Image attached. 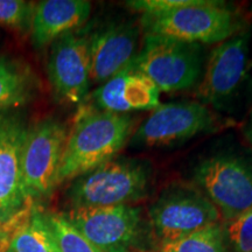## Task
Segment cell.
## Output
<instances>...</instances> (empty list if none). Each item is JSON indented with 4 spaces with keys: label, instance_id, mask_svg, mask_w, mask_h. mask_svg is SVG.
<instances>
[{
    "label": "cell",
    "instance_id": "1",
    "mask_svg": "<svg viewBox=\"0 0 252 252\" xmlns=\"http://www.w3.org/2000/svg\"><path fill=\"white\" fill-rule=\"evenodd\" d=\"M134 119L130 115L83 110L68 134L58 185L74 180L112 160L130 139Z\"/></svg>",
    "mask_w": 252,
    "mask_h": 252
},
{
    "label": "cell",
    "instance_id": "2",
    "mask_svg": "<svg viewBox=\"0 0 252 252\" xmlns=\"http://www.w3.org/2000/svg\"><path fill=\"white\" fill-rule=\"evenodd\" d=\"M151 178L149 163L135 159H112L74 179L67 197L71 209L130 204L146 196Z\"/></svg>",
    "mask_w": 252,
    "mask_h": 252
},
{
    "label": "cell",
    "instance_id": "3",
    "mask_svg": "<svg viewBox=\"0 0 252 252\" xmlns=\"http://www.w3.org/2000/svg\"><path fill=\"white\" fill-rule=\"evenodd\" d=\"M146 35H161L190 43L223 42L242 30L238 14L224 2L191 0L190 4L162 13L143 14Z\"/></svg>",
    "mask_w": 252,
    "mask_h": 252
},
{
    "label": "cell",
    "instance_id": "4",
    "mask_svg": "<svg viewBox=\"0 0 252 252\" xmlns=\"http://www.w3.org/2000/svg\"><path fill=\"white\" fill-rule=\"evenodd\" d=\"M133 65L156 84L160 93L191 89L203 74V48L161 35H146Z\"/></svg>",
    "mask_w": 252,
    "mask_h": 252
},
{
    "label": "cell",
    "instance_id": "5",
    "mask_svg": "<svg viewBox=\"0 0 252 252\" xmlns=\"http://www.w3.org/2000/svg\"><path fill=\"white\" fill-rule=\"evenodd\" d=\"M194 181L226 222L252 208V165L243 158H207L195 167Z\"/></svg>",
    "mask_w": 252,
    "mask_h": 252
},
{
    "label": "cell",
    "instance_id": "6",
    "mask_svg": "<svg viewBox=\"0 0 252 252\" xmlns=\"http://www.w3.org/2000/svg\"><path fill=\"white\" fill-rule=\"evenodd\" d=\"M217 208L201 189L173 185L150 208V220L161 245L172 243L204 226L219 222Z\"/></svg>",
    "mask_w": 252,
    "mask_h": 252
},
{
    "label": "cell",
    "instance_id": "7",
    "mask_svg": "<svg viewBox=\"0 0 252 252\" xmlns=\"http://www.w3.org/2000/svg\"><path fill=\"white\" fill-rule=\"evenodd\" d=\"M67 138L65 126L53 118L30 127L21 159L23 186L30 201L48 196L58 186Z\"/></svg>",
    "mask_w": 252,
    "mask_h": 252
},
{
    "label": "cell",
    "instance_id": "8",
    "mask_svg": "<svg viewBox=\"0 0 252 252\" xmlns=\"http://www.w3.org/2000/svg\"><path fill=\"white\" fill-rule=\"evenodd\" d=\"M63 216L103 252H134L141 235V210L131 204L74 208Z\"/></svg>",
    "mask_w": 252,
    "mask_h": 252
},
{
    "label": "cell",
    "instance_id": "9",
    "mask_svg": "<svg viewBox=\"0 0 252 252\" xmlns=\"http://www.w3.org/2000/svg\"><path fill=\"white\" fill-rule=\"evenodd\" d=\"M213 112L204 104L178 102L162 104L151 113L132 137L139 147H163L184 143L215 127Z\"/></svg>",
    "mask_w": 252,
    "mask_h": 252
},
{
    "label": "cell",
    "instance_id": "10",
    "mask_svg": "<svg viewBox=\"0 0 252 252\" xmlns=\"http://www.w3.org/2000/svg\"><path fill=\"white\" fill-rule=\"evenodd\" d=\"M31 125L18 109L0 110V223L9 222L27 206L21 159Z\"/></svg>",
    "mask_w": 252,
    "mask_h": 252
},
{
    "label": "cell",
    "instance_id": "11",
    "mask_svg": "<svg viewBox=\"0 0 252 252\" xmlns=\"http://www.w3.org/2000/svg\"><path fill=\"white\" fill-rule=\"evenodd\" d=\"M47 72L56 99L67 104L83 102L91 83L89 36L74 31L56 39L50 45Z\"/></svg>",
    "mask_w": 252,
    "mask_h": 252
},
{
    "label": "cell",
    "instance_id": "12",
    "mask_svg": "<svg viewBox=\"0 0 252 252\" xmlns=\"http://www.w3.org/2000/svg\"><path fill=\"white\" fill-rule=\"evenodd\" d=\"M249 45L250 34L241 32L213 50L197 86L203 103L220 106L236 94L247 75Z\"/></svg>",
    "mask_w": 252,
    "mask_h": 252
},
{
    "label": "cell",
    "instance_id": "13",
    "mask_svg": "<svg viewBox=\"0 0 252 252\" xmlns=\"http://www.w3.org/2000/svg\"><path fill=\"white\" fill-rule=\"evenodd\" d=\"M140 31L131 21L109 24L89 35L90 80L103 84L137 56Z\"/></svg>",
    "mask_w": 252,
    "mask_h": 252
},
{
    "label": "cell",
    "instance_id": "14",
    "mask_svg": "<svg viewBox=\"0 0 252 252\" xmlns=\"http://www.w3.org/2000/svg\"><path fill=\"white\" fill-rule=\"evenodd\" d=\"M159 98L160 91L156 84L137 70L133 63L91 94L94 109L121 115L156 110L160 106Z\"/></svg>",
    "mask_w": 252,
    "mask_h": 252
},
{
    "label": "cell",
    "instance_id": "15",
    "mask_svg": "<svg viewBox=\"0 0 252 252\" xmlns=\"http://www.w3.org/2000/svg\"><path fill=\"white\" fill-rule=\"evenodd\" d=\"M91 2L86 0H43L35 5L31 40L36 49L76 31L89 19Z\"/></svg>",
    "mask_w": 252,
    "mask_h": 252
},
{
    "label": "cell",
    "instance_id": "16",
    "mask_svg": "<svg viewBox=\"0 0 252 252\" xmlns=\"http://www.w3.org/2000/svg\"><path fill=\"white\" fill-rule=\"evenodd\" d=\"M36 78L25 63L9 56H0V110L17 109L33 98Z\"/></svg>",
    "mask_w": 252,
    "mask_h": 252
},
{
    "label": "cell",
    "instance_id": "17",
    "mask_svg": "<svg viewBox=\"0 0 252 252\" xmlns=\"http://www.w3.org/2000/svg\"><path fill=\"white\" fill-rule=\"evenodd\" d=\"M9 247L14 252H60L45 215L39 212L15 231Z\"/></svg>",
    "mask_w": 252,
    "mask_h": 252
},
{
    "label": "cell",
    "instance_id": "18",
    "mask_svg": "<svg viewBox=\"0 0 252 252\" xmlns=\"http://www.w3.org/2000/svg\"><path fill=\"white\" fill-rule=\"evenodd\" d=\"M224 238L220 225L213 223L184 238L161 245L160 252H225Z\"/></svg>",
    "mask_w": 252,
    "mask_h": 252
},
{
    "label": "cell",
    "instance_id": "19",
    "mask_svg": "<svg viewBox=\"0 0 252 252\" xmlns=\"http://www.w3.org/2000/svg\"><path fill=\"white\" fill-rule=\"evenodd\" d=\"M45 219L60 252H103L72 226L63 214H46Z\"/></svg>",
    "mask_w": 252,
    "mask_h": 252
},
{
    "label": "cell",
    "instance_id": "20",
    "mask_svg": "<svg viewBox=\"0 0 252 252\" xmlns=\"http://www.w3.org/2000/svg\"><path fill=\"white\" fill-rule=\"evenodd\" d=\"M35 4L24 0H0V25L20 32H31Z\"/></svg>",
    "mask_w": 252,
    "mask_h": 252
},
{
    "label": "cell",
    "instance_id": "21",
    "mask_svg": "<svg viewBox=\"0 0 252 252\" xmlns=\"http://www.w3.org/2000/svg\"><path fill=\"white\" fill-rule=\"evenodd\" d=\"M223 232L234 252H252V208L229 220Z\"/></svg>",
    "mask_w": 252,
    "mask_h": 252
},
{
    "label": "cell",
    "instance_id": "22",
    "mask_svg": "<svg viewBox=\"0 0 252 252\" xmlns=\"http://www.w3.org/2000/svg\"><path fill=\"white\" fill-rule=\"evenodd\" d=\"M247 137H248V139L250 140V143L252 144V113H251L250 121H249V124L247 127Z\"/></svg>",
    "mask_w": 252,
    "mask_h": 252
},
{
    "label": "cell",
    "instance_id": "23",
    "mask_svg": "<svg viewBox=\"0 0 252 252\" xmlns=\"http://www.w3.org/2000/svg\"><path fill=\"white\" fill-rule=\"evenodd\" d=\"M1 252H14L13 250H12V249H11V247H9V245H8V247L7 248H6V249H4V250H2Z\"/></svg>",
    "mask_w": 252,
    "mask_h": 252
},
{
    "label": "cell",
    "instance_id": "24",
    "mask_svg": "<svg viewBox=\"0 0 252 252\" xmlns=\"http://www.w3.org/2000/svg\"><path fill=\"white\" fill-rule=\"evenodd\" d=\"M0 238H1V237H0Z\"/></svg>",
    "mask_w": 252,
    "mask_h": 252
}]
</instances>
